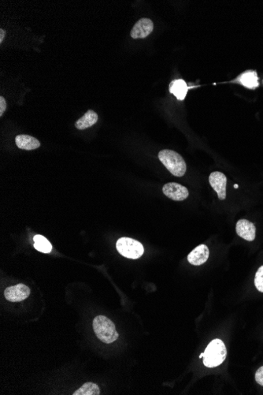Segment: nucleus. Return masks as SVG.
Listing matches in <instances>:
<instances>
[{
  "label": "nucleus",
  "instance_id": "obj_8",
  "mask_svg": "<svg viewBox=\"0 0 263 395\" xmlns=\"http://www.w3.org/2000/svg\"><path fill=\"white\" fill-rule=\"evenodd\" d=\"M209 182L211 187L216 191L219 196V199H225L226 198V184L227 178L223 173L219 171L211 173L209 177Z\"/></svg>",
  "mask_w": 263,
  "mask_h": 395
},
{
  "label": "nucleus",
  "instance_id": "obj_11",
  "mask_svg": "<svg viewBox=\"0 0 263 395\" xmlns=\"http://www.w3.org/2000/svg\"><path fill=\"white\" fill-rule=\"evenodd\" d=\"M16 145L18 149L24 150H34L40 146V143L35 137L30 135H18L15 138Z\"/></svg>",
  "mask_w": 263,
  "mask_h": 395
},
{
  "label": "nucleus",
  "instance_id": "obj_16",
  "mask_svg": "<svg viewBox=\"0 0 263 395\" xmlns=\"http://www.w3.org/2000/svg\"><path fill=\"white\" fill-rule=\"evenodd\" d=\"M100 394V388L93 383H86L81 388L75 392L74 395H99Z\"/></svg>",
  "mask_w": 263,
  "mask_h": 395
},
{
  "label": "nucleus",
  "instance_id": "obj_15",
  "mask_svg": "<svg viewBox=\"0 0 263 395\" xmlns=\"http://www.w3.org/2000/svg\"><path fill=\"white\" fill-rule=\"evenodd\" d=\"M34 247L37 250L43 253H50L52 250V245L46 237L42 235H36L34 237Z\"/></svg>",
  "mask_w": 263,
  "mask_h": 395
},
{
  "label": "nucleus",
  "instance_id": "obj_3",
  "mask_svg": "<svg viewBox=\"0 0 263 395\" xmlns=\"http://www.w3.org/2000/svg\"><path fill=\"white\" fill-rule=\"evenodd\" d=\"M93 329L96 337L103 343L110 344L118 339L114 323L104 316H98L94 319Z\"/></svg>",
  "mask_w": 263,
  "mask_h": 395
},
{
  "label": "nucleus",
  "instance_id": "obj_7",
  "mask_svg": "<svg viewBox=\"0 0 263 395\" xmlns=\"http://www.w3.org/2000/svg\"><path fill=\"white\" fill-rule=\"evenodd\" d=\"M154 30V24L149 18H141L135 24L133 30H131V37L133 39H142L151 34Z\"/></svg>",
  "mask_w": 263,
  "mask_h": 395
},
{
  "label": "nucleus",
  "instance_id": "obj_2",
  "mask_svg": "<svg viewBox=\"0 0 263 395\" xmlns=\"http://www.w3.org/2000/svg\"><path fill=\"white\" fill-rule=\"evenodd\" d=\"M159 160L167 170L176 177H182L186 174L187 166L181 155L174 151L164 149L158 153Z\"/></svg>",
  "mask_w": 263,
  "mask_h": 395
},
{
  "label": "nucleus",
  "instance_id": "obj_14",
  "mask_svg": "<svg viewBox=\"0 0 263 395\" xmlns=\"http://www.w3.org/2000/svg\"><path fill=\"white\" fill-rule=\"evenodd\" d=\"M238 82L250 89H256L259 87V79L255 71H247L237 78Z\"/></svg>",
  "mask_w": 263,
  "mask_h": 395
},
{
  "label": "nucleus",
  "instance_id": "obj_5",
  "mask_svg": "<svg viewBox=\"0 0 263 395\" xmlns=\"http://www.w3.org/2000/svg\"><path fill=\"white\" fill-rule=\"evenodd\" d=\"M162 192L167 198L177 201L186 199L189 195L188 190L186 187L175 182H170L165 185Z\"/></svg>",
  "mask_w": 263,
  "mask_h": 395
},
{
  "label": "nucleus",
  "instance_id": "obj_21",
  "mask_svg": "<svg viewBox=\"0 0 263 395\" xmlns=\"http://www.w3.org/2000/svg\"><path fill=\"white\" fill-rule=\"evenodd\" d=\"M234 188L237 189L238 188V185H234Z\"/></svg>",
  "mask_w": 263,
  "mask_h": 395
},
{
  "label": "nucleus",
  "instance_id": "obj_17",
  "mask_svg": "<svg viewBox=\"0 0 263 395\" xmlns=\"http://www.w3.org/2000/svg\"><path fill=\"white\" fill-rule=\"evenodd\" d=\"M255 286L259 291L263 293V265L259 268L255 278Z\"/></svg>",
  "mask_w": 263,
  "mask_h": 395
},
{
  "label": "nucleus",
  "instance_id": "obj_6",
  "mask_svg": "<svg viewBox=\"0 0 263 395\" xmlns=\"http://www.w3.org/2000/svg\"><path fill=\"white\" fill-rule=\"evenodd\" d=\"M30 295V289L24 284L6 288L4 292L6 299L11 302H18L26 299Z\"/></svg>",
  "mask_w": 263,
  "mask_h": 395
},
{
  "label": "nucleus",
  "instance_id": "obj_9",
  "mask_svg": "<svg viewBox=\"0 0 263 395\" xmlns=\"http://www.w3.org/2000/svg\"><path fill=\"white\" fill-rule=\"evenodd\" d=\"M236 234L246 241H252L256 238V228L252 222L240 219L236 223Z\"/></svg>",
  "mask_w": 263,
  "mask_h": 395
},
{
  "label": "nucleus",
  "instance_id": "obj_1",
  "mask_svg": "<svg viewBox=\"0 0 263 395\" xmlns=\"http://www.w3.org/2000/svg\"><path fill=\"white\" fill-rule=\"evenodd\" d=\"M226 356L227 350L225 343L221 339H216L209 343L199 358H203V364L207 368H216L223 364Z\"/></svg>",
  "mask_w": 263,
  "mask_h": 395
},
{
  "label": "nucleus",
  "instance_id": "obj_10",
  "mask_svg": "<svg viewBox=\"0 0 263 395\" xmlns=\"http://www.w3.org/2000/svg\"><path fill=\"white\" fill-rule=\"evenodd\" d=\"M210 255L208 247L206 245H199L194 248L188 256V260L190 264L194 266H200L202 264L207 262Z\"/></svg>",
  "mask_w": 263,
  "mask_h": 395
},
{
  "label": "nucleus",
  "instance_id": "obj_13",
  "mask_svg": "<svg viewBox=\"0 0 263 395\" xmlns=\"http://www.w3.org/2000/svg\"><path fill=\"white\" fill-rule=\"evenodd\" d=\"M188 88L187 83L182 79L174 80L170 83V92L177 97L178 100H183L187 95Z\"/></svg>",
  "mask_w": 263,
  "mask_h": 395
},
{
  "label": "nucleus",
  "instance_id": "obj_4",
  "mask_svg": "<svg viewBox=\"0 0 263 395\" xmlns=\"http://www.w3.org/2000/svg\"><path fill=\"white\" fill-rule=\"evenodd\" d=\"M116 247L120 254L133 260L140 258L145 252V248L141 242L129 237L118 239Z\"/></svg>",
  "mask_w": 263,
  "mask_h": 395
},
{
  "label": "nucleus",
  "instance_id": "obj_20",
  "mask_svg": "<svg viewBox=\"0 0 263 395\" xmlns=\"http://www.w3.org/2000/svg\"><path fill=\"white\" fill-rule=\"evenodd\" d=\"M6 36V32L4 31L2 29H0V43H2L3 41L4 37Z\"/></svg>",
  "mask_w": 263,
  "mask_h": 395
},
{
  "label": "nucleus",
  "instance_id": "obj_19",
  "mask_svg": "<svg viewBox=\"0 0 263 395\" xmlns=\"http://www.w3.org/2000/svg\"><path fill=\"white\" fill-rule=\"evenodd\" d=\"M6 109V102L2 96H0V116H2Z\"/></svg>",
  "mask_w": 263,
  "mask_h": 395
},
{
  "label": "nucleus",
  "instance_id": "obj_18",
  "mask_svg": "<svg viewBox=\"0 0 263 395\" xmlns=\"http://www.w3.org/2000/svg\"><path fill=\"white\" fill-rule=\"evenodd\" d=\"M256 380L258 384L263 387V366L258 369L256 374Z\"/></svg>",
  "mask_w": 263,
  "mask_h": 395
},
{
  "label": "nucleus",
  "instance_id": "obj_12",
  "mask_svg": "<svg viewBox=\"0 0 263 395\" xmlns=\"http://www.w3.org/2000/svg\"><path fill=\"white\" fill-rule=\"evenodd\" d=\"M98 119H99V117H98L97 114L92 110H89L84 114V116H82L75 122V126L76 129H80V130L88 129L95 125L97 122Z\"/></svg>",
  "mask_w": 263,
  "mask_h": 395
}]
</instances>
